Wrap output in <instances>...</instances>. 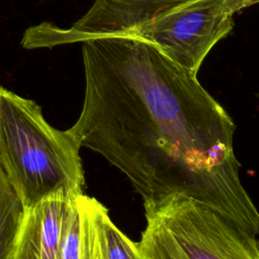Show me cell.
<instances>
[{
  "mask_svg": "<svg viewBox=\"0 0 259 259\" xmlns=\"http://www.w3.org/2000/svg\"><path fill=\"white\" fill-rule=\"evenodd\" d=\"M82 60L83 105L67 130L80 148L119 169L144 202L183 195L259 235L235 122L196 75L132 33L83 42Z\"/></svg>",
  "mask_w": 259,
  "mask_h": 259,
  "instance_id": "obj_1",
  "label": "cell"
},
{
  "mask_svg": "<svg viewBox=\"0 0 259 259\" xmlns=\"http://www.w3.org/2000/svg\"><path fill=\"white\" fill-rule=\"evenodd\" d=\"M79 150L35 101L0 87V167L24 208L59 191L84 193Z\"/></svg>",
  "mask_w": 259,
  "mask_h": 259,
  "instance_id": "obj_2",
  "label": "cell"
},
{
  "mask_svg": "<svg viewBox=\"0 0 259 259\" xmlns=\"http://www.w3.org/2000/svg\"><path fill=\"white\" fill-rule=\"evenodd\" d=\"M144 208L145 259H259L256 235L195 199L173 194Z\"/></svg>",
  "mask_w": 259,
  "mask_h": 259,
  "instance_id": "obj_3",
  "label": "cell"
},
{
  "mask_svg": "<svg viewBox=\"0 0 259 259\" xmlns=\"http://www.w3.org/2000/svg\"><path fill=\"white\" fill-rule=\"evenodd\" d=\"M259 0H176L130 32L197 76L212 48L234 27V15Z\"/></svg>",
  "mask_w": 259,
  "mask_h": 259,
  "instance_id": "obj_4",
  "label": "cell"
},
{
  "mask_svg": "<svg viewBox=\"0 0 259 259\" xmlns=\"http://www.w3.org/2000/svg\"><path fill=\"white\" fill-rule=\"evenodd\" d=\"M176 0H95L94 4L70 27H58L61 45L130 33Z\"/></svg>",
  "mask_w": 259,
  "mask_h": 259,
  "instance_id": "obj_5",
  "label": "cell"
},
{
  "mask_svg": "<svg viewBox=\"0 0 259 259\" xmlns=\"http://www.w3.org/2000/svg\"><path fill=\"white\" fill-rule=\"evenodd\" d=\"M56 192L24 208L12 259H61V241L75 197Z\"/></svg>",
  "mask_w": 259,
  "mask_h": 259,
  "instance_id": "obj_6",
  "label": "cell"
},
{
  "mask_svg": "<svg viewBox=\"0 0 259 259\" xmlns=\"http://www.w3.org/2000/svg\"><path fill=\"white\" fill-rule=\"evenodd\" d=\"M100 202L85 193L78 194L66 220L61 259H106L98 222Z\"/></svg>",
  "mask_w": 259,
  "mask_h": 259,
  "instance_id": "obj_7",
  "label": "cell"
},
{
  "mask_svg": "<svg viewBox=\"0 0 259 259\" xmlns=\"http://www.w3.org/2000/svg\"><path fill=\"white\" fill-rule=\"evenodd\" d=\"M23 213V204L0 167V259H12Z\"/></svg>",
  "mask_w": 259,
  "mask_h": 259,
  "instance_id": "obj_8",
  "label": "cell"
},
{
  "mask_svg": "<svg viewBox=\"0 0 259 259\" xmlns=\"http://www.w3.org/2000/svg\"><path fill=\"white\" fill-rule=\"evenodd\" d=\"M98 222L103 239L106 259H145L138 247L111 221L107 208L100 203Z\"/></svg>",
  "mask_w": 259,
  "mask_h": 259,
  "instance_id": "obj_9",
  "label": "cell"
}]
</instances>
